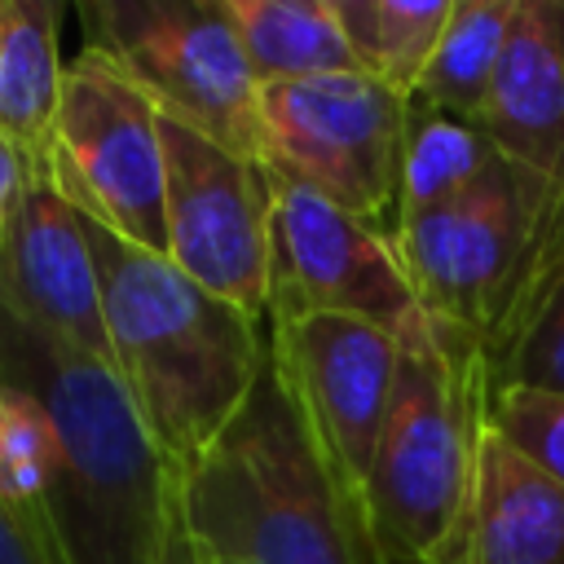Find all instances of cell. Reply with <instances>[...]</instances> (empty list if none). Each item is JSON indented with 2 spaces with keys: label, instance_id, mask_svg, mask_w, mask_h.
Listing matches in <instances>:
<instances>
[{
  "label": "cell",
  "instance_id": "obj_1",
  "mask_svg": "<svg viewBox=\"0 0 564 564\" xmlns=\"http://www.w3.org/2000/svg\"><path fill=\"white\" fill-rule=\"evenodd\" d=\"M0 383L31 392L57 432V560L163 564L176 467L115 366L48 339L0 295Z\"/></svg>",
  "mask_w": 564,
  "mask_h": 564
},
{
  "label": "cell",
  "instance_id": "obj_2",
  "mask_svg": "<svg viewBox=\"0 0 564 564\" xmlns=\"http://www.w3.org/2000/svg\"><path fill=\"white\" fill-rule=\"evenodd\" d=\"M176 498L212 564H379L273 348L242 410L176 471Z\"/></svg>",
  "mask_w": 564,
  "mask_h": 564
},
{
  "label": "cell",
  "instance_id": "obj_3",
  "mask_svg": "<svg viewBox=\"0 0 564 564\" xmlns=\"http://www.w3.org/2000/svg\"><path fill=\"white\" fill-rule=\"evenodd\" d=\"M84 225L101 269L110 366L154 445L181 471L251 397L269 357V326L203 291L167 256L145 251L88 216Z\"/></svg>",
  "mask_w": 564,
  "mask_h": 564
},
{
  "label": "cell",
  "instance_id": "obj_4",
  "mask_svg": "<svg viewBox=\"0 0 564 564\" xmlns=\"http://www.w3.org/2000/svg\"><path fill=\"white\" fill-rule=\"evenodd\" d=\"M485 348L414 313L397 335V383L366 485V524L379 564H441L467 511L489 432Z\"/></svg>",
  "mask_w": 564,
  "mask_h": 564
},
{
  "label": "cell",
  "instance_id": "obj_5",
  "mask_svg": "<svg viewBox=\"0 0 564 564\" xmlns=\"http://www.w3.org/2000/svg\"><path fill=\"white\" fill-rule=\"evenodd\" d=\"M419 308L467 330L489 366L564 269V185L498 154L458 198L392 229Z\"/></svg>",
  "mask_w": 564,
  "mask_h": 564
},
{
  "label": "cell",
  "instance_id": "obj_6",
  "mask_svg": "<svg viewBox=\"0 0 564 564\" xmlns=\"http://www.w3.org/2000/svg\"><path fill=\"white\" fill-rule=\"evenodd\" d=\"M79 22L163 119L264 163V88L225 0H79Z\"/></svg>",
  "mask_w": 564,
  "mask_h": 564
},
{
  "label": "cell",
  "instance_id": "obj_7",
  "mask_svg": "<svg viewBox=\"0 0 564 564\" xmlns=\"http://www.w3.org/2000/svg\"><path fill=\"white\" fill-rule=\"evenodd\" d=\"M48 181L101 229L167 251V154L154 101L97 48L66 62Z\"/></svg>",
  "mask_w": 564,
  "mask_h": 564
},
{
  "label": "cell",
  "instance_id": "obj_8",
  "mask_svg": "<svg viewBox=\"0 0 564 564\" xmlns=\"http://www.w3.org/2000/svg\"><path fill=\"white\" fill-rule=\"evenodd\" d=\"M264 163L295 185L317 189L335 207L392 234L401 198V159L414 101L397 88L348 70L295 84H269Z\"/></svg>",
  "mask_w": 564,
  "mask_h": 564
},
{
  "label": "cell",
  "instance_id": "obj_9",
  "mask_svg": "<svg viewBox=\"0 0 564 564\" xmlns=\"http://www.w3.org/2000/svg\"><path fill=\"white\" fill-rule=\"evenodd\" d=\"M167 154V260L216 300L269 322L273 207L278 176L269 163L234 154L212 137L163 119Z\"/></svg>",
  "mask_w": 564,
  "mask_h": 564
},
{
  "label": "cell",
  "instance_id": "obj_10",
  "mask_svg": "<svg viewBox=\"0 0 564 564\" xmlns=\"http://www.w3.org/2000/svg\"><path fill=\"white\" fill-rule=\"evenodd\" d=\"M317 313L361 317L401 335L419 313V295L388 229L335 207L308 185L278 176L269 322Z\"/></svg>",
  "mask_w": 564,
  "mask_h": 564
},
{
  "label": "cell",
  "instance_id": "obj_11",
  "mask_svg": "<svg viewBox=\"0 0 564 564\" xmlns=\"http://www.w3.org/2000/svg\"><path fill=\"white\" fill-rule=\"evenodd\" d=\"M264 326L322 454L366 511V485L397 383V335L339 313L282 317Z\"/></svg>",
  "mask_w": 564,
  "mask_h": 564
},
{
  "label": "cell",
  "instance_id": "obj_12",
  "mask_svg": "<svg viewBox=\"0 0 564 564\" xmlns=\"http://www.w3.org/2000/svg\"><path fill=\"white\" fill-rule=\"evenodd\" d=\"M0 295L48 339L110 361L101 269L84 216L35 172L0 238Z\"/></svg>",
  "mask_w": 564,
  "mask_h": 564
},
{
  "label": "cell",
  "instance_id": "obj_13",
  "mask_svg": "<svg viewBox=\"0 0 564 564\" xmlns=\"http://www.w3.org/2000/svg\"><path fill=\"white\" fill-rule=\"evenodd\" d=\"M480 128L564 185V0H520Z\"/></svg>",
  "mask_w": 564,
  "mask_h": 564
},
{
  "label": "cell",
  "instance_id": "obj_14",
  "mask_svg": "<svg viewBox=\"0 0 564 564\" xmlns=\"http://www.w3.org/2000/svg\"><path fill=\"white\" fill-rule=\"evenodd\" d=\"M441 564H564V485L485 432L476 485Z\"/></svg>",
  "mask_w": 564,
  "mask_h": 564
},
{
  "label": "cell",
  "instance_id": "obj_15",
  "mask_svg": "<svg viewBox=\"0 0 564 564\" xmlns=\"http://www.w3.org/2000/svg\"><path fill=\"white\" fill-rule=\"evenodd\" d=\"M62 0H0V132L48 172L62 101Z\"/></svg>",
  "mask_w": 564,
  "mask_h": 564
},
{
  "label": "cell",
  "instance_id": "obj_16",
  "mask_svg": "<svg viewBox=\"0 0 564 564\" xmlns=\"http://www.w3.org/2000/svg\"><path fill=\"white\" fill-rule=\"evenodd\" d=\"M225 9L260 88L357 70L330 0H225Z\"/></svg>",
  "mask_w": 564,
  "mask_h": 564
},
{
  "label": "cell",
  "instance_id": "obj_17",
  "mask_svg": "<svg viewBox=\"0 0 564 564\" xmlns=\"http://www.w3.org/2000/svg\"><path fill=\"white\" fill-rule=\"evenodd\" d=\"M520 0H454L445 31L419 75L414 101L467 123L485 119Z\"/></svg>",
  "mask_w": 564,
  "mask_h": 564
},
{
  "label": "cell",
  "instance_id": "obj_18",
  "mask_svg": "<svg viewBox=\"0 0 564 564\" xmlns=\"http://www.w3.org/2000/svg\"><path fill=\"white\" fill-rule=\"evenodd\" d=\"M454 0H330L357 70L414 101Z\"/></svg>",
  "mask_w": 564,
  "mask_h": 564
},
{
  "label": "cell",
  "instance_id": "obj_19",
  "mask_svg": "<svg viewBox=\"0 0 564 564\" xmlns=\"http://www.w3.org/2000/svg\"><path fill=\"white\" fill-rule=\"evenodd\" d=\"M498 141L467 119L427 110L414 101L410 132H405V159H401V198H397V225L458 198L467 185H476L494 159ZM392 225V229H397Z\"/></svg>",
  "mask_w": 564,
  "mask_h": 564
},
{
  "label": "cell",
  "instance_id": "obj_20",
  "mask_svg": "<svg viewBox=\"0 0 564 564\" xmlns=\"http://www.w3.org/2000/svg\"><path fill=\"white\" fill-rule=\"evenodd\" d=\"M0 502L26 516L57 551V432L44 405L0 383Z\"/></svg>",
  "mask_w": 564,
  "mask_h": 564
},
{
  "label": "cell",
  "instance_id": "obj_21",
  "mask_svg": "<svg viewBox=\"0 0 564 564\" xmlns=\"http://www.w3.org/2000/svg\"><path fill=\"white\" fill-rule=\"evenodd\" d=\"M494 388H529V392H564V269L551 278L516 339L489 366Z\"/></svg>",
  "mask_w": 564,
  "mask_h": 564
},
{
  "label": "cell",
  "instance_id": "obj_22",
  "mask_svg": "<svg viewBox=\"0 0 564 564\" xmlns=\"http://www.w3.org/2000/svg\"><path fill=\"white\" fill-rule=\"evenodd\" d=\"M489 432L502 436L542 476L564 485V392L494 388V397H489Z\"/></svg>",
  "mask_w": 564,
  "mask_h": 564
},
{
  "label": "cell",
  "instance_id": "obj_23",
  "mask_svg": "<svg viewBox=\"0 0 564 564\" xmlns=\"http://www.w3.org/2000/svg\"><path fill=\"white\" fill-rule=\"evenodd\" d=\"M0 564H62V560L26 516L0 502Z\"/></svg>",
  "mask_w": 564,
  "mask_h": 564
},
{
  "label": "cell",
  "instance_id": "obj_24",
  "mask_svg": "<svg viewBox=\"0 0 564 564\" xmlns=\"http://www.w3.org/2000/svg\"><path fill=\"white\" fill-rule=\"evenodd\" d=\"M40 167L0 132V238H4V229H9V216H13V207H18V198H22V189H26V181L35 176Z\"/></svg>",
  "mask_w": 564,
  "mask_h": 564
},
{
  "label": "cell",
  "instance_id": "obj_25",
  "mask_svg": "<svg viewBox=\"0 0 564 564\" xmlns=\"http://www.w3.org/2000/svg\"><path fill=\"white\" fill-rule=\"evenodd\" d=\"M163 564H207V555L198 551V542L189 538V524L181 516V498L172 494V524H167V551Z\"/></svg>",
  "mask_w": 564,
  "mask_h": 564
},
{
  "label": "cell",
  "instance_id": "obj_26",
  "mask_svg": "<svg viewBox=\"0 0 564 564\" xmlns=\"http://www.w3.org/2000/svg\"><path fill=\"white\" fill-rule=\"evenodd\" d=\"M207 564H212V560H207Z\"/></svg>",
  "mask_w": 564,
  "mask_h": 564
}]
</instances>
